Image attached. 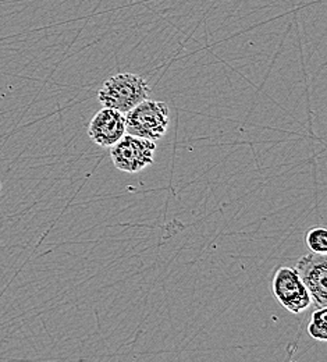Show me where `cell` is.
Wrapping results in <instances>:
<instances>
[{
    "label": "cell",
    "mask_w": 327,
    "mask_h": 362,
    "mask_svg": "<svg viewBox=\"0 0 327 362\" xmlns=\"http://www.w3.org/2000/svg\"><path fill=\"white\" fill-rule=\"evenodd\" d=\"M150 87L146 80L134 73H120L109 77L97 92V99L105 107H112L126 115L142 100L148 99Z\"/></svg>",
    "instance_id": "6da1fadb"
},
{
    "label": "cell",
    "mask_w": 327,
    "mask_h": 362,
    "mask_svg": "<svg viewBox=\"0 0 327 362\" xmlns=\"http://www.w3.org/2000/svg\"><path fill=\"white\" fill-rule=\"evenodd\" d=\"M169 122V106L165 102L145 99L126 113V133L156 141L165 136Z\"/></svg>",
    "instance_id": "7a4b0ae2"
},
{
    "label": "cell",
    "mask_w": 327,
    "mask_h": 362,
    "mask_svg": "<svg viewBox=\"0 0 327 362\" xmlns=\"http://www.w3.org/2000/svg\"><path fill=\"white\" fill-rule=\"evenodd\" d=\"M156 152L155 141L126 134L113 146L110 158L113 165L124 173H138L153 163Z\"/></svg>",
    "instance_id": "3957f363"
},
{
    "label": "cell",
    "mask_w": 327,
    "mask_h": 362,
    "mask_svg": "<svg viewBox=\"0 0 327 362\" xmlns=\"http://www.w3.org/2000/svg\"><path fill=\"white\" fill-rule=\"evenodd\" d=\"M272 291L283 308L291 314H302L314 303L295 268L280 267L275 272Z\"/></svg>",
    "instance_id": "277c9868"
},
{
    "label": "cell",
    "mask_w": 327,
    "mask_h": 362,
    "mask_svg": "<svg viewBox=\"0 0 327 362\" xmlns=\"http://www.w3.org/2000/svg\"><path fill=\"white\" fill-rule=\"evenodd\" d=\"M302 283L305 284L312 303L327 307V257L311 252L304 255L295 265Z\"/></svg>",
    "instance_id": "5b68a950"
},
{
    "label": "cell",
    "mask_w": 327,
    "mask_h": 362,
    "mask_svg": "<svg viewBox=\"0 0 327 362\" xmlns=\"http://www.w3.org/2000/svg\"><path fill=\"white\" fill-rule=\"evenodd\" d=\"M126 134V115L105 106L95 115L88 127L90 138L103 148L113 146Z\"/></svg>",
    "instance_id": "8992f818"
},
{
    "label": "cell",
    "mask_w": 327,
    "mask_h": 362,
    "mask_svg": "<svg viewBox=\"0 0 327 362\" xmlns=\"http://www.w3.org/2000/svg\"><path fill=\"white\" fill-rule=\"evenodd\" d=\"M305 243L308 248L321 255L327 254V230L326 227L314 226L311 227L305 234Z\"/></svg>",
    "instance_id": "52a82bcc"
},
{
    "label": "cell",
    "mask_w": 327,
    "mask_h": 362,
    "mask_svg": "<svg viewBox=\"0 0 327 362\" xmlns=\"http://www.w3.org/2000/svg\"><path fill=\"white\" fill-rule=\"evenodd\" d=\"M308 333L318 341L327 340V308L321 307L312 314V319L308 325Z\"/></svg>",
    "instance_id": "ba28073f"
},
{
    "label": "cell",
    "mask_w": 327,
    "mask_h": 362,
    "mask_svg": "<svg viewBox=\"0 0 327 362\" xmlns=\"http://www.w3.org/2000/svg\"><path fill=\"white\" fill-rule=\"evenodd\" d=\"M0 188H1V184H0Z\"/></svg>",
    "instance_id": "9c48e42d"
}]
</instances>
